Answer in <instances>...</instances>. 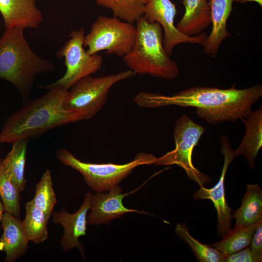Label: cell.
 Returning a JSON list of instances; mask_svg holds the SVG:
<instances>
[{
    "label": "cell",
    "instance_id": "f546056e",
    "mask_svg": "<svg viewBox=\"0 0 262 262\" xmlns=\"http://www.w3.org/2000/svg\"><path fill=\"white\" fill-rule=\"evenodd\" d=\"M4 212L5 210L3 204L0 199V222H1Z\"/></svg>",
    "mask_w": 262,
    "mask_h": 262
},
{
    "label": "cell",
    "instance_id": "8992f818",
    "mask_svg": "<svg viewBox=\"0 0 262 262\" xmlns=\"http://www.w3.org/2000/svg\"><path fill=\"white\" fill-rule=\"evenodd\" d=\"M131 70L98 77L91 75L76 82L64 100L65 109L80 115L83 120L94 117L107 101L111 88L116 83L133 77Z\"/></svg>",
    "mask_w": 262,
    "mask_h": 262
},
{
    "label": "cell",
    "instance_id": "ac0fdd59",
    "mask_svg": "<svg viewBox=\"0 0 262 262\" xmlns=\"http://www.w3.org/2000/svg\"><path fill=\"white\" fill-rule=\"evenodd\" d=\"M185 13L176 26L182 33L198 35L211 24L210 7L207 0H183Z\"/></svg>",
    "mask_w": 262,
    "mask_h": 262
},
{
    "label": "cell",
    "instance_id": "6da1fadb",
    "mask_svg": "<svg viewBox=\"0 0 262 262\" xmlns=\"http://www.w3.org/2000/svg\"><path fill=\"white\" fill-rule=\"evenodd\" d=\"M262 96V85L237 89L197 86L183 90L172 96L141 92L134 101L143 108H158L169 105L196 108L197 116L210 125L235 122L246 117L252 105Z\"/></svg>",
    "mask_w": 262,
    "mask_h": 262
},
{
    "label": "cell",
    "instance_id": "4316f807",
    "mask_svg": "<svg viewBox=\"0 0 262 262\" xmlns=\"http://www.w3.org/2000/svg\"><path fill=\"white\" fill-rule=\"evenodd\" d=\"M251 245L254 262L262 261V220L258 224L253 235Z\"/></svg>",
    "mask_w": 262,
    "mask_h": 262
},
{
    "label": "cell",
    "instance_id": "83f0119b",
    "mask_svg": "<svg viewBox=\"0 0 262 262\" xmlns=\"http://www.w3.org/2000/svg\"><path fill=\"white\" fill-rule=\"evenodd\" d=\"M254 262L251 249L247 247L240 251L225 256L224 262Z\"/></svg>",
    "mask_w": 262,
    "mask_h": 262
},
{
    "label": "cell",
    "instance_id": "30bf717a",
    "mask_svg": "<svg viewBox=\"0 0 262 262\" xmlns=\"http://www.w3.org/2000/svg\"><path fill=\"white\" fill-rule=\"evenodd\" d=\"M175 5L170 0H147L143 17L149 23L157 22L164 32L163 46L170 56L174 48L181 43L204 45L208 36L202 32L190 36L180 33L174 25L176 15Z\"/></svg>",
    "mask_w": 262,
    "mask_h": 262
},
{
    "label": "cell",
    "instance_id": "cb8c5ba5",
    "mask_svg": "<svg viewBox=\"0 0 262 262\" xmlns=\"http://www.w3.org/2000/svg\"><path fill=\"white\" fill-rule=\"evenodd\" d=\"M175 232L192 250L197 260L200 262H224L225 255L217 249L203 244L190 234L184 223L176 225Z\"/></svg>",
    "mask_w": 262,
    "mask_h": 262
},
{
    "label": "cell",
    "instance_id": "ffe728a7",
    "mask_svg": "<svg viewBox=\"0 0 262 262\" xmlns=\"http://www.w3.org/2000/svg\"><path fill=\"white\" fill-rule=\"evenodd\" d=\"M29 140V138H24L12 143L11 150L2 159L7 176L20 192L24 190L26 185L25 169Z\"/></svg>",
    "mask_w": 262,
    "mask_h": 262
},
{
    "label": "cell",
    "instance_id": "8fae6325",
    "mask_svg": "<svg viewBox=\"0 0 262 262\" xmlns=\"http://www.w3.org/2000/svg\"><path fill=\"white\" fill-rule=\"evenodd\" d=\"M220 140L221 151L224 156V161L219 180L211 188L200 186L199 189L194 194V197L197 199H208L213 202L217 213V232L220 237H224L232 229L231 221L232 219L231 209L226 199L225 178L228 168L235 157L228 137L222 135Z\"/></svg>",
    "mask_w": 262,
    "mask_h": 262
},
{
    "label": "cell",
    "instance_id": "3957f363",
    "mask_svg": "<svg viewBox=\"0 0 262 262\" xmlns=\"http://www.w3.org/2000/svg\"><path fill=\"white\" fill-rule=\"evenodd\" d=\"M23 30L6 29L0 38V78L11 82L23 104L30 100L36 77L56 70L50 60L37 55L28 43Z\"/></svg>",
    "mask_w": 262,
    "mask_h": 262
},
{
    "label": "cell",
    "instance_id": "7a4b0ae2",
    "mask_svg": "<svg viewBox=\"0 0 262 262\" xmlns=\"http://www.w3.org/2000/svg\"><path fill=\"white\" fill-rule=\"evenodd\" d=\"M47 90L46 94L29 100L5 120L0 132V143L12 144L83 120L80 115L64 108V100L68 90L59 85Z\"/></svg>",
    "mask_w": 262,
    "mask_h": 262
},
{
    "label": "cell",
    "instance_id": "4fadbf2b",
    "mask_svg": "<svg viewBox=\"0 0 262 262\" xmlns=\"http://www.w3.org/2000/svg\"><path fill=\"white\" fill-rule=\"evenodd\" d=\"M128 194H123L122 188L117 185L110 189L108 193L97 192L92 195L87 216V225L98 226L100 224H108L110 221L130 212L149 214L145 212L125 207L123 199Z\"/></svg>",
    "mask_w": 262,
    "mask_h": 262
},
{
    "label": "cell",
    "instance_id": "2e32d148",
    "mask_svg": "<svg viewBox=\"0 0 262 262\" xmlns=\"http://www.w3.org/2000/svg\"><path fill=\"white\" fill-rule=\"evenodd\" d=\"M210 7L212 28L204 45L205 53L215 57L222 41L229 36L227 21L232 10L234 0H207Z\"/></svg>",
    "mask_w": 262,
    "mask_h": 262
},
{
    "label": "cell",
    "instance_id": "7402d4cb",
    "mask_svg": "<svg viewBox=\"0 0 262 262\" xmlns=\"http://www.w3.org/2000/svg\"><path fill=\"white\" fill-rule=\"evenodd\" d=\"M259 223L250 227H244L235 224L234 229H231L223 237L221 241L210 246L217 249L225 256L240 251L251 243Z\"/></svg>",
    "mask_w": 262,
    "mask_h": 262
},
{
    "label": "cell",
    "instance_id": "9a60e30c",
    "mask_svg": "<svg viewBox=\"0 0 262 262\" xmlns=\"http://www.w3.org/2000/svg\"><path fill=\"white\" fill-rule=\"evenodd\" d=\"M1 223L0 251L5 253V262H14L26 254L30 241L20 219L5 212Z\"/></svg>",
    "mask_w": 262,
    "mask_h": 262
},
{
    "label": "cell",
    "instance_id": "484cf974",
    "mask_svg": "<svg viewBox=\"0 0 262 262\" xmlns=\"http://www.w3.org/2000/svg\"><path fill=\"white\" fill-rule=\"evenodd\" d=\"M0 198L5 212L20 219V192L7 176L0 159Z\"/></svg>",
    "mask_w": 262,
    "mask_h": 262
},
{
    "label": "cell",
    "instance_id": "ba28073f",
    "mask_svg": "<svg viewBox=\"0 0 262 262\" xmlns=\"http://www.w3.org/2000/svg\"><path fill=\"white\" fill-rule=\"evenodd\" d=\"M205 131L203 126L194 121L188 115L180 116L176 120L174 128L175 148L157 158L154 164L156 165L177 164L199 186L210 182L211 179L196 168L192 160L193 149Z\"/></svg>",
    "mask_w": 262,
    "mask_h": 262
},
{
    "label": "cell",
    "instance_id": "277c9868",
    "mask_svg": "<svg viewBox=\"0 0 262 262\" xmlns=\"http://www.w3.org/2000/svg\"><path fill=\"white\" fill-rule=\"evenodd\" d=\"M135 23V44L122 57L130 70L135 74L149 75L164 79L177 77L179 68L164 48L161 25L157 22L149 23L143 16Z\"/></svg>",
    "mask_w": 262,
    "mask_h": 262
},
{
    "label": "cell",
    "instance_id": "603a6c76",
    "mask_svg": "<svg viewBox=\"0 0 262 262\" xmlns=\"http://www.w3.org/2000/svg\"><path fill=\"white\" fill-rule=\"evenodd\" d=\"M96 3L110 9L113 16L134 24L144 13L147 0H94Z\"/></svg>",
    "mask_w": 262,
    "mask_h": 262
},
{
    "label": "cell",
    "instance_id": "e0dca14e",
    "mask_svg": "<svg viewBox=\"0 0 262 262\" xmlns=\"http://www.w3.org/2000/svg\"><path fill=\"white\" fill-rule=\"evenodd\" d=\"M241 120L246 130L240 145L234 151V157L245 156L249 166L253 168L255 159L262 146V106Z\"/></svg>",
    "mask_w": 262,
    "mask_h": 262
},
{
    "label": "cell",
    "instance_id": "d4e9b609",
    "mask_svg": "<svg viewBox=\"0 0 262 262\" xmlns=\"http://www.w3.org/2000/svg\"><path fill=\"white\" fill-rule=\"evenodd\" d=\"M32 201L49 219L57 203L50 170L47 169L42 174L36 185L35 195Z\"/></svg>",
    "mask_w": 262,
    "mask_h": 262
},
{
    "label": "cell",
    "instance_id": "5bb4252c",
    "mask_svg": "<svg viewBox=\"0 0 262 262\" xmlns=\"http://www.w3.org/2000/svg\"><path fill=\"white\" fill-rule=\"evenodd\" d=\"M0 12L6 29H36L43 20L36 0H0Z\"/></svg>",
    "mask_w": 262,
    "mask_h": 262
},
{
    "label": "cell",
    "instance_id": "44dd1931",
    "mask_svg": "<svg viewBox=\"0 0 262 262\" xmlns=\"http://www.w3.org/2000/svg\"><path fill=\"white\" fill-rule=\"evenodd\" d=\"M25 216L22 221L24 230L29 241L40 244L48 238V224L49 218L37 208L32 200L25 204Z\"/></svg>",
    "mask_w": 262,
    "mask_h": 262
},
{
    "label": "cell",
    "instance_id": "5b68a950",
    "mask_svg": "<svg viewBox=\"0 0 262 262\" xmlns=\"http://www.w3.org/2000/svg\"><path fill=\"white\" fill-rule=\"evenodd\" d=\"M56 156L62 163L80 173L90 189L99 193L118 185L135 167L154 164L157 158L151 154L140 153L132 161L124 164H94L80 161L64 148L57 150Z\"/></svg>",
    "mask_w": 262,
    "mask_h": 262
},
{
    "label": "cell",
    "instance_id": "7c38bea8",
    "mask_svg": "<svg viewBox=\"0 0 262 262\" xmlns=\"http://www.w3.org/2000/svg\"><path fill=\"white\" fill-rule=\"evenodd\" d=\"M92 195L91 193L87 192L80 208L73 213H69L65 208H62L51 214L53 222L61 225L63 228V234L60 240L63 249L69 251L77 247L84 259V247L79 241V238L86 234L87 216Z\"/></svg>",
    "mask_w": 262,
    "mask_h": 262
},
{
    "label": "cell",
    "instance_id": "9c48e42d",
    "mask_svg": "<svg viewBox=\"0 0 262 262\" xmlns=\"http://www.w3.org/2000/svg\"><path fill=\"white\" fill-rule=\"evenodd\" d=\"M85 34L83 27L70 33V38L56 53L58 59L65 58L66 68L65 74L52 83L40 85V88L48 89L52 86L59 85L68 90L78 81L95 73L101 68L102 56L97 53L90 55L84 49Z\"/></svg>",
    "mask_w": 262,
    "mask_h": 262
},
{
    "label": "cell",
    "instance_id": "d6986e66",
    "mask_svg": "<svg viewBox=\"0 0 262 262\" xmlns=\"http://www.w3.org/2000/svg\"><path fill=\"white\" fill-rule=\"evenodd\" d=\"M233 218L236 224L250 227L262 220V190L258 184H248Z\"/></svg>",
    "mask_w": 262,
    "mask_h": 262
},
{
    "label": "cell",
    "instance_id": "52a82bcc",
    "mask_svg": "<svg viewBox=\"0 0 262 262\" xmlns=\"http://www.w3.org/2000/svg\"><path fill=\"white\" fill-rule=\"evenodd\" d=\"M137 30L133 24L115 17L100 16L85 36L83 46L92 55L105 50L107 54L123 57L133 48Z\"/></svg>",
    "mask_w": 262,
    "mask_h": 262
},
{
    "label": "cell",
    "instance_id": "f1b7e54d",
    "mask_svg": "<svg viewBox=\"0 0 262 262\" xmlns=\"http://www.w3.org/2000/svg\"><path fill=\"white\" fill-rule=\"evenodd\" d=\"M234 1L239 3H246L248 2H257L260 6L262 5V0H234Z\"/></svg>",
    "mask_w": 262,
    "mask_h": 262
}]
</instances>
